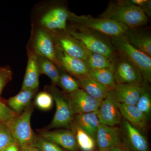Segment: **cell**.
<instances>
[{
	"mask_svg": "<svg viewBox=\"0 0 151 151\" xmlns=\"http://www.w3.org/2000/svg\"><path fill=\"white\" fill-rule=\"evenodd\" d=\"M64 31L89 51L103 55L112 60H114L117 56L111 38L108 36L76 24L66 28Z\"/></svg>",
	"mask_w": 151,
	"mask_h": 151,
	"instance_id": "cell-1",
	"label": "cell"
},
{
	"mask_svg": "<svg viewBox=\"0 0 151 151\" xmlns=\"http://www.w3.org/2000/svg\"><path fill=\"white\" fill-rule=\"evenodd\" d=\"M99 17L122 24L132 29L147 24L149 19L140 7L127 4L122 1L110 3Z\"/></svg>",
	"mask_w": 151,
	"mask_h": 151,
	"instance_id": "cell-2",
	"label": "cell"
},
{
	"mask_svg": "<svg viewBox=\"0 0 151 151\" xmlns=\"http://www.w3.org/2000/svg\"><path fill=\"white\" fill-rule=\"evenodd\" d=\"M112 45L118 54L132 63L139 70L145 83L151 81V58L131 45L125 36L111 37Z\"/></svg>",
	"mask_w": 151,
	"mask_h": 151,
	"instance_id": "cell-3",
	"label": "cell"
},
{
	"mask_svg": "<svg viewBox=\"0 0 151 151\" xmlns=\"http://www.w3.org/2000/svg\"><path fill=\"white\" fill-rule=\"evenodd\" d=\"M68 19L77 25L101 33L110 38L124 35L129 28L122 24L103 18L79 16L69 12Z\"/></svg>",
	"mask_w": 151,
	"mask_h": 151,
	"instance_id": "cell-4",
	"label": "cell"
},
{
	"mask_svg": "<svg viewBox=\"0 0 151 151\" xmlns=\"http://www.w3.org/2000/svg\"><path fill=\"white\" fill-rule=\"evenodd\" d=\"M32 107L29 106L5 126L8 128L16 144L21 148L32 145L36 137L31 127Z\"/></svg>",
	"mask_w": 151,
	"mask_h": 151,
	"instance_id": "cell-5",
	"label": "cell"
},
{
	"mask_svg": "<svg viewBox=\"0 0 151 151\" xmlns=\"http://www.w3.org/2000/svg\"><path fill=\"white\" fill-rule=\"evenodd\" d=\"M50 93L56 105V111L49 129L64 128L70 129L72 127L73 115L70 111L67 100L55 87L50 89Z\"/></svg>",
	"mask_w": 151,
	"mask_h": 151,
	"instance_id": "cell-6",
	"label": "cell"
},
{
	"mask_svg": "<svg viewBox=\"0 0 151 151\" xmlns=\"http://www.w3.org/2000/svg\"><path fill=\"white\" fill-rule=\"evenodd\" d=\"M119 54L114 60L113 72L116 84L142 83L139 70L132 63Z\"/></svg>",
	"mask_w": 151,
	"mask_h": 151,
	"instance_id": "cell-7",
	"label": "cell"
},
{
	"mask_svg": "<svg viewBox=\"0 0 151 151\" xmlns=\"http://www.w3.org/2000/svg\"><path fill=\"white\" fill-rule=\"evenodd\" d=\"M51 32L55 45L69 56L85 61L87 58L86 49L77 40L68 35L64 30Z\"/></svg>",
	"mask_w": 151,
	"mask_h": 151,
	"instance_id": "cell-8",
	"label": "cell"
},
{
	"mask_svg": "<svg viewBox=\"0 0 151 151\" xmlns=\"http://www.w3.org/2000/svg\"><path fill=\"white\" fill-rule=\"evenodd\" d=\"M114 90L109 91L96 111L100 124L115 127L120 124L121 114Z\"/></svg>",
	"mask_w": 151,
	"mask_h": 151,
	"instance_id": "cell-9",
	"label": "cell"
},
{
	"mask_svg": "<svg viewBox=\"0 0 151 151\" xmlns=\"http://www.w3.org/2000/svg\"><path fill=\"white\" fill-rule=\"evenodd\" d=\"M67 102L74 116L97 111L102 101L94 99L84 90L79 88L69 94Z\"/></svg>",
	"mask_w": 151,
	"mask_h": 151,
	"instance_id": "cell-10",
	"label": "cell"
},
{
	"mask_svg": "<svg viewBox=\"0 0 151 151\" xmlns=\"http://www.w3.org/2000/svg\"><path fill=\"white\" fill-rule=\"evenodd\" d=\"M34 53L36 55L47 58L59 68L57 57L55 44L51 33L44 28L38 30L35 40Z\"/></svg>",
	"mask_w": 151,
	"mask_h": 151,
	"instance_id": "cell-11",
	"label": "cell"
},
{
	"mask_svg": "<svg viewBox=\"0 0 151 151\" xmlns=\"http://www.w3.org/2000/svg\"><path fill=\"white\" fill-rule=\"evenodd\" d=\"M59 68L75 76L77 79L87 76L89 68L84 60L69 56L55 45Z\"/></svg>",
	"mask_w": 151,
	"mask_h": 151,
	"instance_id": "cell-12",
	"label": "cell"
},
{
	"mask_svg": "<svg viewBox=\"0 0 151 151\" xmlns=\"http://www.w3.org/2000/svg\"><path fill=\"white\" fill-rule=\"evenodd\" d=\"M99 150L108 151L111 148L121 145V133L118 127L100 124L95 138Z\"/></svg>",
	"mask_w": 151,
	"mask_h": 151,
	"instance_id": "cell-13",
	"label": "cell"
},
{
	"mask_svg": "<svg viewBox=\"0 0 151 151\" xmlns=\"http://www.w3.org/2000/svg\"><path fill=\"white\" fill-rule=\"evenodd\" d=\"M142 83L116 84L114 89L116 100L119 103L135 105L144 90Z\"/></svg>",
	"mask_w": 151,
	"mask_h": 151,
	"instance_id": "cell-14",
	"label": "cell"
},
{
	"mask_svg": "<svg viewBox=\"0 0 151 151\" xmlns=\"http://www.w3.org/2000/svg\"><path fill=\"white\" fill-rule=\"evenodd\" d=\"M69 12L62 7L50 10L41 19L40 23L44 29L50 31L64 30L67 28Z\"/></svg>",
	"mask_w": 151,
	"mask_h": 151,
	"instance_id": "cell-15",
	"label": "cell"
},
{
	"mask_svg": "<svg viewBox=\"0 0 151 151\" xmlns=\"http://www.w3.org/2000/svg\"><path fill=\"white\" fill-rule=\"evenodd\" d=\"M40 137L55 143L68 151H77L78 147L74 133L70 129L44 131Z\"/></svg>",
	"mask_w": 151,
	"mask_h": 151,
	"instance_id": "cell-16",
	"label": "cell"
},
{
	"mask_svg": "<svg viewBox=\"0 0 151 151\" xmlns=\"http://www.w3.org/2000/svg\"><path fill=\"white\" fill-rule=\"evenodd\" d=\"M139 28H129L124 35L131 45L151 57L150 35Z\"/></svg>",
	"mask_w": 151,
	"mask_h": 151,
	"instance_id": "cell-17",
	"label": "cell"
},
{
	"mask_svg": "<svg viewBox=\"0 0 151 151\" xmlns=\"http://www.w3.org/2000/svg\"><path fill=\"white\" fill-rule=\"evenodd\" d=\"M40 74L37 55L30 52H29L27 66L21 90L37 91L39 85Z\"/></svg>",
	"mask_w": 151,
	"mask_h": 151,
	"instance_id": "cell-18",
	"label": "cell"
},
{
	"mask_svg": "<svg viewBox=\"0 0 151 151\" xmlns=\"http://www.w3.org/2000/svg\"><path fill=\"white\" fill-rule=\"evenodd\" d=\"M124 127L126 139L130 147L133 150L149 151L147 139L139 129L126 120L124 122Z\"/></svg>",
	"mask_w": 151,
	"mask_h": 151,
	"instance_id": "cell-19",
	"label": "cell"
},
{
	"mask_svg": "<svg viewBox=\"0 0 151 151\" xmlns=\"http://www.w3.org/2000/svg\"><path fill=\"white\" fill-rule=\"evenodd\" d=\"M100 124L97 112L95 111L76 115L73 118L72 126L80 128L95 139Z\"/></svg>",
	"mask_w": 151,
	"mask_h": 151,
	"instance_id": "cell-20",
	"label": "cell"
},
{
	"mask_svg": "<svg viewBox=\"0 0 151 151\" xmlns=\"http://www.w3.org/2000/svg\"><path fill=\"white\" fill-rule=\"evenodd\" d=\"M119 107L121 115L132 126L138 129L146 127L148 119L136 105L119 103Z\"/></svg>",
	"mask_w": 151,
	"mask_h": 151,
	"instance_id": "cell-21",
	"label": "cell"
},
{
	"mask_svg": "<svg viewBox=\"0 0 151 151\" xmlns=\"http://www.w3.org/2000/svg\"><path fill=\"white\" fill-rule=\"evenodd\" d=\"M79 86L91 97L103 101L107 97L109 91L89 76L77 79Z\"/></svg>",
	"mask_w": 151,
	"mask_h": 151,
	"instance_id": "cell-22",
	"label": "cell"
},
{
	"mask_svg": "<svg viewBox=\"0 0 151 151\" xmlns=\"http://www.w3.org/2000/svg\"><path fill=\"white\" fill-rule=\"evenodd\" d=\"M37 91L21 90L18 94L8 100L9 107L17 115L21 114L29 106Z\"/></svg>",
	"mask_w": 151,
	"mask_h": 151,
	"instance_id": "cell-23",
	"label": "cell"
},
{
	"mask_svg": "<svg viewBox=\"0 0 151 151\" xmlns=\"http://www.w3.org/2000/svg\"><path fill=\"white\" fill-rule=\"evenodd\" d=\"M88 76L105 87L108 91L114 90L116 83L113 70L109 68L89 70Z\"/></svg>",
	"mask_w": 151,
	"mask_h": 151,
	"instance_id": "cell-24",
	"label": "cell"
},
{
	"mask_svg": "<svg viewBox=\"0 0 151 151\" xmlns=\"http://www.w3.org/2000/svg\"><path fill=\"white\" fill-rule=\"evenodd\" d=\"M87 58L85 62L89 70H97L109 68L113 70L114 60L99 53H95L86 49Z\"/></svg>",
	"mask_w": 151,
	"mask_h": 151,
	"instance_id": "cell-25",
	"label": "cell"
},
{
	"mask_svg": "<svg viewBox=\"0 0 151 151\" xmlns=\"http://www.w3.org/2000/svg\"><path fill=\"white\" fill-rule=\"evenodd\" d=\"M40 73L44 74L51 79L53 84L58 85L59 78V69L50 60L37 55Z\"/></svg>",
	"mask_w": 151,
	"mask_h": 151,
	"instance_id": "cell-26",
	"label": "cell"
},
{
	"mask_svg": "<svg viewBox=\"0 0 151 151\" xmlns=\"http://www.w3.org/2000/svg\"><path fill=\"white\" fill-rule=\"evenodd\" d=\"M71 129L75 135L78 148L82 151L94 150L96 143L94 138L78 127L72 126Z\"/></svg>",
	"mask_w": 151,
	"mask_h": 151,
	"instance_id": "cell-27",
	"label": "cell"
},
{
	"mask_svg": "<svg viewBox=\"0 0 151 151\" xmlns=\"http://www.w3.org/2000/svg\"><path fill=\"white\" fill-rule=\"evenodd\" d=\"M58 69L59 75L58 85H59L64 91L69 94L80 88L77 80L63 69L59 68Z\"/></svg>",
	"mask_w": 151,
	"mask_h": 151,
	"instance_id": "cell-28",
	"label": "cell"
},
{
	"mask_svg": "<svg viewBox=\"0 0 151 151\" xmlns=\"http://www.w3.org/2000/svg\"><path fill=\"white\" fill-rule=\"evenodd\" d=\"M135 105L149 120L151 112V96L150 88L146 84H145L144 90Z\"/></svg>",
	"mask_w": 151,
	"mask_h": 151,
	"instance_id": "cell-29",
	"label": "cell"
},
{
	"mask_svg": "<svg viewBox=\"0 0 151 151\" xmlns=\"http://www.w3.org/2000/svg\"><path fill=\"white\" fill-rule=\"evenodd\" d=\"M32 145L40 151H65L55 143L41 137H36Z\"/></svg>",
	"mask_w": 151,
	"mask_h": 151,
	"instance_id": "cell-30",
	"label": "cell"
},
{
	"mask_svg": "<svg viewBox=\"0 0 151 151\" xmlns=\"http://www.w3.org/2000/svg\"><path fill=\"white\" fill-rule=\"evenodd\" d=\"M53 100V98L50 93L42 92L37 95L35 103L38 108L41 110L47 111L52 107Z\"/></svg>",
	"mask_w": 151,
	"mask_h": 151,
	"instance_id": "cell-31",
	"label": "cell"
},
{
	"mask_svg": "<svg viewBox=\"0 0 151 151\" xmlns=\"http://www.w3.org/2000/svg\"><path fill=\"white\" fill-rule=\"evenodd\" d=\"M16 144L13 137L8 128H0V151H5L6 149L13 144Z\"/></svg>",
	"mask_w": 151,
	"mask_h": 151,
	"instance_id": "cell-32",
	"label": "cell"
},
{
	"mask_svg": "<svg viewBox=\"0 0 151 151\" xmlns=\"http://www.w3.org/2000/svg\"><path fill=\"white\" fill-rule=\"evenodd\" d=\"M0 99V122L6 125L17 116Z\"/></svg>",
	"mask_w": 151,
	"mask_h": 151,
	"instance_id": "cell-33",
	"label": "cell"
},
{
	"mask_svg": "<svg viewBox=\"0 0 151 151\" xmlns=\"http://www.w3.org/2000/svg\"><path fill=\"white\" fill-rule=\"evenodd\" d=\"M12 73L8 66L0 67V97L3 89L12 80Z\"/></svg>",
	"mask_w": 151,
	"mask_h": 151,
	"instance_id": "cell-34",
	"label": "cell"
},
{
	"mask_svg": "<svg viewBox=\"0 0 151 151\" xmlns=\"http://www.w3.org/2000/svg\"><path fill=\"white\" fill-rule=\"evenodd\" d=\"M140 7L145 14L146 16L149 18L151 17V1L146 0L145 1Z\"/></svg>",
	"mask_w": 151,
	"mask_h": 151,
	"instance_id": "cell-35",
	"label": "cell"
},
{
	"mask_svg": "<svg viewBox=\"0 0 151 151\" xmlns=\"http://www.w3.org/2000/svg\"><path fill=\"white\" fill-rule=\"evenodd\" d=\"M21 151H40L39 150L33 145H30L21 148Z\"/></svg>",
	"mask_w": 151,
	"mask_h": 151,
	"instance_id": "cell-36",
	"label": "cell"
},
{
	"mask_svg": "<svg viewBox=\"0 0 151 151\" xmlns=\"http://www.w3.org/2000/svg\"><path fill=\"white\" fill-rule=\"evenodd\" d=\"M5 151H19L17 145L16 144H13L9 146Z\"/></svg>",
	"mask_w": 151,
	"mask_h": 151,
	"instance_id": "cell-37",
	"label": "cell"
},
{
	"mask_svg": "<svg viewBox=\"0 0 151 151\" xmlns=\"http://www.w3.org/2000/svg\"><path fill=\"white\" fill-rule=\"evenodd\" d=\"M108 151H125L120 147H115L111 148Z\"/></svg>",
	"mask_w": 151,
	"mask_h": 151,
	"instance_id": "cell-38",
	"label": "cell"
},
{
	"mask_svg": "<svg viewBox=\"0 0 151 151\" xmlns=\"http://www.w3.org/2000/svg\"><path fill=\"white\" fill-rule=\"evenodd\" d=\"M101 151V150H99V151Z\"/></svg>",
	"mask_w": 151,
	"mask_h": 151,
	"instance_id": "cell-39",
	"label": "cell"
}]
</instances>
